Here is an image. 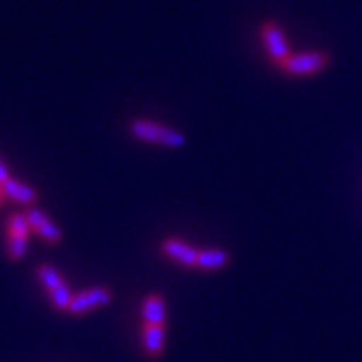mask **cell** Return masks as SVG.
I'll use <instances>...</instances> for the list:
<instances>
[{"instance_id":"obj_6","label":"cell","mask_w":362,"mask_h":362,"mask_svg":"<svg viewBox=\"0 0 362 362\" xmlns=\"http://www.w3.org/2000/svg\"><path fill=\"white\" fill-rule=\"evenodd\" d=\"M26 218H28V223H30L33 232L39 233L45 242H49V244H57V242L61 240V230H59V228H57V226L47 218V214H42L40 209H37V207H30V209L26 211Z\"/></svg>"},{"instance_id":"obj_11","label":"cell","mask_w":362,"mask_h":362,"mask_svg":"<svg viewBox=\"0 0 362 362\" xmlns=\"http://www.w3.org/2000/svg\"><path fill=\"white\" fill-rule=\"evenodd\" d=\"M30 232H33V228L28 223L26 214H14L13 218L8 220V235H23V238H28Z\"/></svg>"},{"instance_id":"obj_2","label":"cell","mask_w":362,"mask_h":362,"mask_svg":"<svg viewBox=\"0 0 362 362\" xmlns=\"http://www.w3.org/2000/svg\"><path fill=\"white\" fill-rule=\"evenodd\" d=\"M330 65V54L324 51H308L290 54L280 63V69L286 75L292 77H304V75H316Z\"/></svg>"},{"instance_id":"obj_4","label":"cell","mask_w":362,"mask_h":362,"mask_svg":"<svg viewBox=\"0 0 362 362\" xmlns=\"http://www.w3.org/2000/svg\"><path fill=\"white\" fill-rule=\"evenodd\" d=\"M109 302H111V290L103 288V286H95V288L83 290L78 294H73V300H71L66 310L78 316V314H85V312L95 310V308H101Z\"/></svg>"},{"instance_id":"obj_12","label":"cell","mask_w":362,"mask_h":362,"mask_svg":"<svg viewBox=\"0 0 362 362\" xmlns=\"http://www.w3.org/2000/svg\"><path fill=\"white\" fill-rule=\"evenodd\" d=\"M49 294H51L52 304L57 308H61V310H66L69 304H71V300H73V294H71V290H69V286L65 282L61 286H57L54 290H49Z\"/></svg>"},{"instance_id":"obj_13","label":"cell","mask_w":362,"mask_h":362,"mask_svg":"<svg viewBox=\"0 0 362 362\" xmlns=\"http://www.w3.org/2000/svg\"><path fill=\"white\" fill-rule=\"evenodd\" d=\"M37 274H39L40 282L47 286V290H54L57 286L63 284V276L54 268H51V266H40Z\"/></svg>"},{"instance_id":"obj_1","label":"cell","mask_w":362,"mask_h":362,"mask_svg":"<svg viewBox=\"0 0 362 362\" xmlns=\"http://www.w3.org/2000/svg\"><path fill=\"white\" fill-rule=\"evenodd\" d=\"M129 131L133 137H137L139 141L157 143V145H165V147H183L185 145V135L181 131L173 127H165L161 123L149 121V119H133L129 123Z\"/></svg>"},{"instance_id":"obj_14","label":"cell","mask_w":362,"mask_h":362,"mask_svg":"<svg viewBox=\"0 0 362 362\" xmlns=\"http://www.w3.org/2000/svg\"><path fill=\"white\" fill-rule=\"evenodd\" d=\"M26 240L23 235H8V244H6V252L11 259H21L26 252Z\"/></svg>"},{"instance_id":"obj_15","label":"cell","mask_w":362,"mask_h":362,"mask_svg":"<svg viewBox=\"0 0 362 362\" xmlns=\"http://www.w3.org/2000/svg\"><path fill=\"white\" fill-rule=\"evenodd\" d=\"M8 177H11V173H8V168H6V165L2 163V159H0V185H2V183H4L6 180H8Z\"/></svg>"},{"instance_id":"obj_3","label":"cell","mask_w":362,"mask_h":362,"mask_svg":"<svg viewBox=\"0 0 362 362\" xmlns=\"http://www.w3.org/2000/svg\"><path fill=\"white\" fill-rule=\"evenodd\" d=\"M259 35H262L264 47H266V51H268V54H270V61L274 63V65H280L286 57H290V54H292L290 49H288V42H286L284 33H282V28L278 26L276 21H266V23L262 25Z\"/></svg>"},{"instance_id":"obj_5","label":"cell","mask_w":362,"mask_h":362,"mask_svg":"<svg viewBox=\"0 0 362 362\" xmlns=\"http://www.w3.org/2000/svg\"><path fill=\"white\" fill-rule=\"evenodd\" d=\"M161 250L169 259L177 262L183 268H195L197 266V254L199 250L194 246H189L187 242L177 240V238H168L161 242Z\"/></svg>"},{"instance_id":"obj_10","label":"cell","mask_w":362,"mask_h":362,"mask_svg":"<svg viewBox=\"0 0 362 362\" xmlns=\"http://www.w3.org/2000/svg\"><path fill=\"white\" fill-rule=\"evenodd\" d=\"M230 264V254L223 250V247H206V250H199L197 254V266L199 270H221Z\"/></svg>"},{"instance_id":"obj_9","label":"cell","mask_w":362,"mask_h":362,"mask_svg":"<svg viewBox=\"0 0 362 362\" xmlns=\"http://www.w3.org/2000/svg\"><path fill=\"white\" fill-rule=\"evenodd\" d=\"M0 189H2L4 197L13 199L16 204H23V206H30V204L37 199V192H35L28 183L13 180V177H8V180L4 181V183L0 185Z\"/></svg>"},{"instance_id":"obj_16","label":"cell","mask_w":362,"mask_h":362,"mask_svg":"<svg viewBox=\"0 0 362 362\" xmlns=\"http://www.w3.org/2000/svg\"><path fill=\"white\" fill-rule=\"evenodd\" d=\"M2 199H4V194H2V189H0V204H2Z\"/></svg>"},{"instance_id":"obj_8","label":"cell","mask_w":362,"mask_h":362,"mask_svg":"<svg viewBox=\"0 0 362 362\" xmlns=\"http://www.w3.org/2000/svg\"><path fill=\"white\" fill-rule=\"evenodd\" d=\"M143 322L145 324H159V326H165L168 320V306H165V300L161 294H149L145 296L141 306Z\"/></svg>"},{"instance_id":"obj_7","label":"cell","mask_w":362,"mask_h":362,"mask_svg":"<svg viewBox=\"0 0 362 362\" xmlns=\"http://www.w3.org/2000/svg\"><path fill=\"white\" fill-rule=\"evenodd\" d=\"M143 349L149 358H159L165 349V326L145 324L143 326Z\"/></svg>"}]
</instances>
